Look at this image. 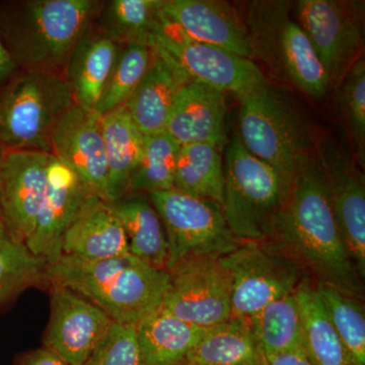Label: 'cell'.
Wrapping results in <instances>:
<instances>
[{"instance_id":"18","label":"cell","mask_w":365,"mask_h":365,"mask_svg":"<svg viewBox=\"0 0 365 365\" xmlns=\"http://www.w3.org/2000/svg\"><path fill=\"white\" fill-rule=\"evenodd\" d=\"M50 153L73 170L91 193L105 199L107 162L97 112L72 106L53 131Z\"/></svg>"},{"instance_id":"1","label":"cell","mask_w":365,"mask_h":365,"mask_svg":"<svg viewBox=\"0 0 365 365\" xmlns=\"http://www.w3.org/2000/svg\"><path fill=\"white\" fill-rule=\"evenodd\" d=\"M269 240L314 283L331 285L364 299V279L341 234L325 175L313 155L295 172Z\"/></svg>"},{"instance_id":"12","label":"cell","mask_w":365,"mask_h":365,"mask_svg":"<svg viewBox=\"0 0 365 365\" xmlns=\"http://www.w3.org/2000/svg\"><path fill=\"white\" fill-rule=\"evenodd\" d=\"M297 23L325 68L331 86L338 85L359 58L364 44V4L339 0H300Z\"/></svg>"},{"instance_id":"29","label":"cell","mask_w":365,"mask_h":365,"mask_svg":"<svg viewBox=\"0 0 365 365\" xmlns=\"http://www.w3.org/2000/svg\"><path fill=\"white\" fill-rule=\"evenodd\" d=\"M160 0L103 1L95 26L118 45L150 46L160 24Z\"/></svg>"},{"instance_id":"33","label":"cell","mask_w":365,"mask_h":365,"mask_svg":"<svg viewBox=\"0 0 365 365\" xmlns=\"http://www.w3.org/2000/svg\"><path fill=\"white\" fill-rule=\"evenodd\" d=\"M334 329L354 365H365V312L364 299L343 290L314 283Z\"/></svg>"},{"instance_id":"15","label":"cell","mask_w":365,"mask_h":365,"mask_svg":"<svg viewBox=\"0 0 365 365\" xmlns=\"http://www.w3.org/2000/svg\"><path fill=\"white\" fill-rule=\"evenodd\" d=\"M52 160L47 151L6 150L0 163V218L25 244L42 206Z\"/></svg>"},{"instance_id":"13","label":"cell","mask_w":365,"mask_h":365,"mask_svg":"<svg viewBox=\"0 0 365 365\" xmlns=\"http://www.w3.org/2000/svg\"><path fill=\"white\" fill-rule=\"evenodd\" d=\"M318 160L346 246L365 276V182L351 151L326 138L318 144Z\"/></svg>"},{"instance_id":"2","label":"cell","mask_w":365,"mask_h":365,"mask_svg":"<svg viewBox=\"0 0 365 365\" xmlns=\"http://www.w3.org/2000/svg\"><path fill=\"white\" fill-rule=\"evenodd\" d=\"M47 279L86 297L115 323L137 325L162 304L169 273L131 254L105 260L62 255Z\"/></svg>"},{"instance_id":"25","label":"cell","mask_w":365,"mask_h":365,"mask_svg":"<svg viewBox=\"0 0 365 365\" xmlns=\"http://www.w3.org/2000/svg\"><path fill=\"white\" fill-rule=\"evenodd\" d=\"M181 365H266L248 322L230 318L207 328Z\"/></svg>"},{"instance_id":"37","label":"cell","mask_w":365,"mask_h":365,"mask_svg":"<svg viewBox=\"0 0 365 365\" xmlns=\"http://www.w3.org/2000/svg\"><path fill=\"white\" fill-rule=\"evenodd\" d=\"M265 359L266 365H313L302 348L277 354L265 355Z\"/></svg>"},{"instance_id":"20","label":"cell","mask_w":365,"mask_h":365,"mask_svg":"<svg viewBox=\"0 0 365 365\" xmlns=\"http://www.w3.org/2000/svg\"><path fill=\"white\" fill-rule=\"evenodd\" d=\"M128 254L126 234L110 203L91 194L64 235L62 255L105 260Z\"/></svg>"},{"instance_id":"27","label":"cell","mask_w":365,"mask_h":365,"mask_svg":"<svg viewBox=\"0 0 365 365\" xmlns=\"http://www.w3.org/2000/svg\"><path fill=\"white\" fill-rule=\"evenodd\" d=\"M302 323V346L313 365H354L322 304L316 284L307 277L297 289Z\"/></svg>"},{"instance_id":"22","label":"cell","mask_w":365,"mask_h":365,"mask_svg":"<svg viewBox=\"0 0 365 365\" xmlns=\"http://www.w3.org/2000/svg\"><path fill=\"white\" fill-rule=\"evenodd\" d=\"M119 45L98 30L95 24L79 41L66 69L74 103L95 111L117 56Z\"/></svg>"},{"instance_id":"32","label":"cell","mask_w":365,"mask_h":365,"mask_svg":"<svg viewBox=\"0 0 365 365\" xmlns=\"http://www.w3.org/2000/svg\"><path fill=\"white\" fill-rule=\"evenodd\" d=\"M181 144L167 131L144 134L143 151L132 175L129 192L151 194L174 188Z\"/></svg>"},{"instance_id":"23","label":"cell","mask_w":365,"mask_h":365,"mask_svg":"<svg viewBox=\"0 0 365 365\" xmlns=\"http://www.w3.org/2000/svg\"><path fill=\"white\" fill-rule=\"evenodd\" d=\"M107 182L105 200L115 202L129 192L132 175L143 151L144 134L124 107L102 116Z\"/></svg>"},{"instance_id":"24","label":"cell","mask_w":365,"mask_h":365,"mask_svg":"<svg viewBox=\"0 0 365 365\" xmlns=\"http://www.w3.org/2000/svg\"><path fill=\"white\" fill-rule=\"evenodd\" d=\"M206 330L158 307L136 325L141 365H181Z\"/></svg>"},{"instance_id":"30","label":"cell","mask_w":365,"mask_h":365,"mask_svg":"<svg viewBox=\"0 0 365 365\" xmlns=\"http://www.w3.org/2000/svg\"><path fill=\"white\" fill-rule=\"evenodd\" d=\"M295 292L273 300L249 322L265 355L302 348V316Z\"/></svg>"},{"instance_id":"16","label":"cell","mask_w":365,"mask_h":365,"mask_svg":"<svg viewBox=\"0 0 365 365\" xmlns=\"http://www.w3.org/2000/svg\"><path fill=\"white\" fill-rule=\"evenodd\" d=\"M91 192L81 177L53 157L47 188L32 235L26 245L35 256L54 265L62 257V241Z\"/></svg>"},{"instance_id":"31","label":"cell","mask_w":365,"mask_h":365,"mask_svg":"<svg viewBox=\"0 0 365 365\" xmlns=\"http://www.w3.org/2000/svg\"><path fill=\"white\" fill-rule=\"evenodd\" d=\"M47 262L18 241L0 218V307L26 289L47 280Z\"/></svg>"},{"instance_id":"40","label":"cell","mask_w":365,"mask_h":365,"mask_svg":"<svg viewBox=\"0 0 365 365\" xmlns=\"http://www.w3.org/2000/svg\"><path fill=\"white\" fill-rule=\"evenodd\" d=\"M4 153H6V150H4V148H2L1 145H0V163H1L2 158H4Z\"/></svg>"},{"instance_id":"3","label":"cell","mask_w":365,"mask_h":365,"mask_svg":"<svg viewBox=\"0 0 365 365\" xmlns=\"http://www.w3.org/2000/svg\"><path fill=\"white\" fill-rule=\"evenodd\" d=\"M103 1L19 2L7 29L9 51L25 71L66 74L69 57L95 24Z\"/></svg>"},{"instance_id":"35","label":"cell","mask_w":365,"mask_h":365,"mask_svg":"<svg viewBox=\"0 0 365 365\" xmlns=\"http://www.w3.org/2000/svg\"><path fill=\"white\" fill-rule=\"evenodd\" d=\"M339 101L346 127L351 137L354 157L365 163V62L359 57L340 83Z\"/></svg>"},{"instance_id":"38","label":"cell","mask_w":365,"mask_h":365,"mask_svg":"<svg viewBox=\"0 0 365 365\" xmlns=\"http://www.w3.org/2000/svg\"><path fill=\"white\" fill-rule=\"evenodd\" d=\"M19 365H69L58 355L50 351L47 348L42 347L28 353L21 359Z\"/></svg>"},{"instance_id":"39","label":"cell","mask_w":365,"mask_h":365,"mask_svg":"<svg viewBox=\"0 0 365 365\" xmlns=\"http://www.w3.org/2000/svg\"><path fill=\"white\" fill-rule=\"evenodd\" d=\"M16 64L11 57L1 37H0V81L11 78L16 71Z\"/></svg>"},{"instance_id":"34","label":"cell","mask_w":365,"mask_h":365,"mask_svg":"<svg viewBox=\"0 0 365 365\" xmlns=\"http://www.w3.org/2000/svg\"><path fill=\"white\" fill-rule=\"evenodd\" d=\"M151 57L150 46L119 45L116 58L95 110L100 116L124 107L148 71Z\"/></svg>"},{"instance_id":"14","label":"cell","mask_w":365,"mask_h":365,"mask_svg":"<svg viewBox=\"0 0 365 365\" xmlns=\"http://www.w3.org/2000/svg\"><path fill=\"white\" fill-rule=\"evenodd\" d=\"M50 285L51 313L44 347L69 365H83L115 322L68 287L56 283Z\"/></svg>"},{"instance_id":"26","label":"cell","mask_w":365,"mask_h":365,"mask_svg":"<svg viewBox=\"0 0 365 365\" xmlns=\"http://www.w3.org/2000/svg\"><path fill=\"white\" fill-rule=\"evenodd\" d=\"M109 203L124 228L130 254L148 265L167 270V235L148 197L137 194Z\"/></svg>"},{"instance_id":"8","label":"cell","mask_w":365,"mask_h":365,"mask_svg":"<svg viewBox=\"0 0 365 365\" xmlns=\"http://www.w3.org/2000/svg\"><path fill=\"white\" fill-rule=\"evenodd\" d=\"M220 261L232 281L230 318L248 323L271 302L295 292L307 277L271 240L242 242Z\"/></svg>"},{"instance_id":"19","label":"cell","mask_w":365,"mask_h":365,"mask_svg":"<svg viewBox=\"0 0 365 365\" xmlns=\"http://www.w3.org/2000/svg\"><path fill=\"white\" fill-rule=\"evenodd\" d=\"M225 93L198 81H188L182 86L170 113L165 131L185 145L209 143L225 150Z\"/></svg>"},{"instance_id":"21","label":"cell","mask_w":365,"mask_h":365,"mask_svg":"<svg viewBox=\"0 0 365 365\" xmlns=\"http://www.w3.org/2000/svg\"><path fill=\"white\" fill-rule=\"evenodd\" d=\"M188 81L169 57L153 48L150 67L124 109L143 134L165 130L178 93Z\"/></svg>"},{"instance_id":"7","label":"cell","mask_w":365,"mask_h":365,"mask_svg":"<svg viewBox=\"0 0 365 365\" xmlns=\"http://www.w3.org/2000/svg\"><path fill=\"white\" fill-rule=\"evenodd\" d=\"M74 104L66 74L24 72L0 101V145L50 153L53 131Z\"/></svg>"},{"instance_id":"17","label":"cell","mask_w":365,"mask_h":365,"mask_svg":"<svg viewBox=\"0 0 365 365\" xmlns=\"http://www.w3.org/2000/svg\"><path fill=\"white\" fill-rule=\"evenodd\" d=\"M160 13L191 39L255 60L246 24L227 4L216 0H160Z\"/></svg>"},{"instance_id":"4","label":"cell","mask_w":365,"mask_h":365,"mask_svg":"<svg viewBox=\"0 0 365 365\" xmlns=\"http://www.w3.org/2000/svg\"><path fill=\"white\" fill-rule=\"evenodd\" d=\"M237 98L240 140L290 184L300 163L312 155L311 134L302 113L267 81Z\"/></svg>"},{"instance_id":"10","label":"cell","mask_w":365,"mask_h":365,"mask_svg":"<svg viewBox=\"0 0 365 365\" xmlns=\"http://www.w3.org/2000/svg\"><path fill=\"white\" fill-rule=\"evenodd\" d=\"M150 47L169 57L190 81H198L223 93L239 97L267 81L252 60L191 39L162 16Z\"/></svg>"},{"instance_id":"6","label":"cell","mask_w":365,"mask_h":365,"mask_svg":"<svg viewBox=\"0 0 365 365\" xmlns=\"http://www.w3.org/2000/svg\"><path fill=\"white\" fill-rule=\"evenodd\" d=\"M223 163L222 209L232 234L241 242L270 239L289 182L252 155L239 137L228 143Z\"/></svg>"},{"instance_id":"5","label":"cell","mask_w":365,"mask_h":365,"mask_svg":"<svg viewBox=\"0 0 365 365\" xmlns=\"http://www.w3.org/2000/svg\"><path fill=\"white\" fill-rule=\"evenodd\" d=\"M255 59L274 76L309 97L321 98L331 86L323 64L302 26L290 16L287 2H249L242 14Z\"/></svg>"},{"instance_id":"11","label":"cell","mask_w":365,"mask_h":365,"mask_svg":"<svg viewBox=\"0 0 365 365\" xmlns=\"http://www.w3.org/2000/svg\"><path fill=\"white\" fill-rule=\"evenodd\" d=\"M168 273L169 283L160 306L170 314L201 328L230 319L232 281L220 257L182 259Z\"/></svg>"},{"instance_id":"9","label":"cell","mask_w":365,"mask_h":365,"mask_svg":"<svg viewBox=\"0 0 365 365\" xmlns=\"http://www.w3.org/2000/svg\"><path fill=\"white\" fill-rule=\"evenodd\" d=\"M148 197L160 215L167 235V271L190 257L225 256L242 242L228 227L222 206L215 201L175 188L148 194Z\"/></svg>"},{"instance_id":"28","label":"cell","mask_w":365,"mask_h":365,"mask_svg":"<svg viewBox=\"0 0 365 365\" xmlns=\"http://www.w3.org/2000/svg\"><path fill=\"white\" fill-rule=\"evenodd\" d=\"M222 153L209 143L181 145L175 170L174 188L222 206L225 190Z\"/></svg>"},{"instance_id":"36","label":"cell","mask_w":365,"mask_h":365,"mask_svg":"<svg viewBox=\"0 0 365 365\" xmlns=\"http://www.w3.org/2000/svg\"><path fill=\"white\" fill-rule=\"evenodd\" d=\"M83 365H141L136 325L113 324Z\"/></svg>"}]
</instances>
